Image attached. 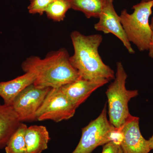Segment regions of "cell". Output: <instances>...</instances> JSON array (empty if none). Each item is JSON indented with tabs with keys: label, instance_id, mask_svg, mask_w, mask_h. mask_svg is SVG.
Here are the masks:
<instances>
[{
	"label": "cell",
	"instance_id": "cell-1",
	"mask_svg": "<svg viewBox=\"0 0 153 153\" xmlns=\"http://www.w3.org/2000/svg\"><path fill=\"white\" fill-rule=\"evenodd\" d=\"M68 51L63 48L49 52L45 58L32 56L22 63L25 72L36 75L33 84L39 88H59L81 78L77 70L71 65Z\"/></svg>",
	"mask_w": 153,
	"mask_h": 153
},
{
	"label": "cell",
	"instance_id": "cell-2",
	"mask_svg": "<svg viewBox=\"0 0 153 153\" xmlns=\"http://www.w3.org/2000/svg\"><path fill=\"white\" fill-rule=\"evenodd\" d=\"M74 52L70 57L71 65L82 79L89 80L114 79V72L103 62L98 52L102 41L99 34L85 36L77 31L71 33Z\"/></svg>",
	"mask_w": 153,
	"mask_h": 153
},
{
	"label": "cell",
	"instance_id": "cell-3",
	"mask_svg": "<svg viewBox=\"0 0 153 153\" xmlns=\"http://www.w3.org/2000/svg\"><path fill=\"white\" fill-rule=\"evenodd\" d=\"M153 7V1H141L132 7V13H128L125 9L120 16L129 41L133 43L141 52L149 50L150 46L152 31L149 19Z\"/></svg>",
	"mask_w": 153,
	"mask_h": 153
},
{
	"label": "cell",
	"instance_id": "cell-4",
	"mask_svg": "<svg viewBox=\"0 0 153 153\" xmlns=\"http://www.w3.org/2000/svg\"><path fill=\"white\" fill-rule=\"evenodd\" d=\"M127 78V74L123 65L118 62L114 81L110 84L105 92L108 102L109 121L116 128H120L125 123L131 115L128 102L139 94L137 90L126 89Z\"/></svg>",
	"mask_w": 153,
	"mask_h": 153
},
{
	"label": "cell",
	"instance_id": "cell-5",
	"mask_svg": "<svg viewBox=\"0 0 153 153\" xmlns=\"http://www.w3.org/2000/svg\"><path fill=\"white\" fill-rule=\"evenodd\" d=\"M106 105L98 117L82 129L80 140L71 153H91L108 142L109 134L115 127L108 120Z\"/></svg>",
	"mask_w": 153,
	"mask_h": 153
},
{
	"label": "cell",
	"instance_id": "cell-6",
	"mask_svg": "<svg viewBox=\"0 0 153 153\" xmlns=\"http://www.w3.org/2000/svg\"><path fill=\"white\" fill-rule=\"evenodd\" d=\"M76 109L60 87L51 88L36 113V119L59 123L73 117Z\"/></svg>",
	"mask_w": 153,
	"mask_h": 153
},
{
	"label": "cell",
	"instance_id": "cell-7",
	"mask_svg": "<svg viewBox=\"0 0 153 153\" xmlns=\"http://www.w3.org/2000/svg\"><path fill=\"white\" fill-rule=\"evenodd\" d=\"M51 88H39L32 84L20 92L12 106L21 122L37 120L36 113Z\"/></svg>",
	"mask_w": 153,
	"mask_h": 153
},
{
	"label": "cell",
	"instance_id": "cell-8",
	"mask_svg": "<svg viewBox=\"0 0 153 153\" xmlns=\"http://www.w3.org/2000/svg\"><path fill=\"white\" fill-rule=\"evenodd\" d=\"M114 0H105L99 22L94 25L96 30L105 34H112L117 37L130 54H134V50L126 36L122 25L120 16L116 12Z\"/></svg>",
	"mask_w": 153,
	"mask_h": 153
},
{
	"label": "cell",
	"instance_id": "cell-9",
	"mask_svg": "<svg viewBox=\"0 0 153 153\" xmlns=\"http://www.w3.org/2000/svg\"><path fill=\"white\" fill-rule=\"evenodd\" d=\"M139 120L131 114L121 127L123 138L120 146L123 153H149L152 151L149 140L140 131Z\"/></svg>",
	"mask_w": 153,
	"mask_h": 153
},
{
	"label": "cell",
	"instance_id": "cell-10",
	"mask_svg": "<svg viewBox=\"0 0 153 153\" xmlns=\"http://www.w3.org/2000/svg\"><path fill=\"white\" fill-rule=\"evenodd\" d=\"M108 82L106 79L89 80L80 78L74 82L65 84L60 88L77 108L94 91Z\"/></svg>",
	"mask_w": 153,
	"mask_h": 153
},
{
	"label": "cell",
	"instance_id": "cell-11",
	"mask_svg": "<svg viewBox=\"0 0 153 153\" xmlns=\"http://www.w3.org/2000/svg\"><path fill=\"white\" fill-rule=\"evenodd\" d=\"M36 77L33 72H27L12 80L0 82V97L4 100V104L12 105L17 96L26 87L33 84Z\"/></svg>",
	"mask_w": 153,
	"mask_h": 153
},
{
	"label": "cell",
	"instance_id": "cell-12",
	"mask_svg": "<svg viewBox=\"0 0 153 153\" xmlns=\"http://www.w3.org/2000/svg\"><path fill=\"white\" fill-rule=\"evenodd\" d=\"M21 123L13 107L0 104V149L5 147Z\"/></svg>",
	"mask_w": 153,
	"mask_h": 153
},
{
	"label": "cell",
	"instance_id": "cell-13",
	"mask_svg": "<svg viewBox=\"0 0 153 153\" xmlns=\"http://www.w3.org/2000/svg\"><path fill=\"white\" fill-rule=\"evenodd\" d=\"M27 153H42L48 148L50 140L49 131L43 126L28 127L25 135Z\"/></svg>",
	"mask_w": 153,
	"mask_h": 153
},
{
	"label": "cell",
	"instance_id": "cell-14",
	"mask_svg": "<svg viewBox=\"0 0 153 153\" xmlns=\"http://www.w3.org/2000/svg\"><path fill=\"white\" fill-rule=\"evenodd\" d=\"M70 9L80 11L88 19L99 18L105 0H66Z\"/></svg>",
	"mask_w": 153,
	"mask_h": 153
},
{
	"label": "cell",
	"instance_id": "cell-15",
	"mask_svg": "<svg viewBox=\"0 0 153 153\" xmlns=\"http://www.w3.org/2000/svg\"><path fill=\"white\" fill-rule=\"evenodd\" d=\"M28 126L21 123L5 147L6 153H27L25 135Z\"/></svg>",
	"mask_w": 153,
	"mask_h": 153
},
{
	"label": "cell",
	"instance_id": "cell-16",
	"mask_svg": "<svg viewBox=\"0 0 153 153\" xmlns=\"http://www.w3.org/2000/svg\"><path fill=\"white\" fill-rule=\"evenodd\" d=\"M70 5L66 0H54L48 6L45 13L47 17L55 22L63 21Z\"/></svg>",
	"mask_w": 153,
	"mask_h": 153
},
{
	"label": "cell",
	"instance_id": "cell-17",
	"mask_svg": "<svg viewBox=\"0 0 153 153\" xmlns=\"http://www.w3.org/2000/svg\"><path fill=\"white\" fill-rule=\"evenodd\" d=\"M54 0H32L28 6L29 13L32 14H39L40 16L45 13L48 6Z\"/></svg>",
	"mask_w": 153,
	"mask_h": 153
},
{
	"label": "cell",
	"instance_id": "cell-18",
	"mask_svg": "<svg viewBox=\"0 0 153 153\" xmlns=\"http://www.w3.org/2000/svg\"><path fill=\"white\" fill-rule=\"evenodd\" d=\"M101 153H123L120 145L110 142L103 145Z\"/></svg>",
	"mask_w": 153,
	"mask_h": 153
},
{
	"label": "cell",
	"instance_id": "cell-19",
	"mask_svg": "<svg viewBox=\"0 0 153 153\" xmlns=\"http://www.w3.org/2000/svg\"><path fill=\"white\" fill-rule=\"evenodd\" d=\"M150 25L151 31H152V37H151L150 46L149 50L153 48V16L152 20H151V24H150Z\"/></svg>",
	"mask_w": 153,
	"mask_h": 153
},
{
	"label": "cell",
	"instance_id": "cell-20",
	"mask_svg": "<svg viewBox=\"0 0 153 153\" xmlns=\"http://www.w3.org/2000/svg\"><path fill=\"white\" fill-rule=\"evenodd\" d=\"M150 146L152 150L153 151V134L152 136L148 140Z\"/></svg>",
	"mask_w": 153,
	"mask_h": 153
},
{
	"label": "cell",
	"instance_id": "cell-21",
	"mask_svg": "<svg viewBox=\"0 0 153 153\" xmlns=\"http://www.w3.org/2000/svg\"><path fill=\"white\" fill-rule=\"evenodd\" d=\"M149 56L151 58H153V48L149 49Z\"/></svg>",
	"mask_w": 153,
	"mask_h": 153
},
{
	"label": "cell",
	"instance_id": "cell-22",
	"mask_svg": "<svg viewBox=\"0 0 153 153\" xmlns=\"http://www.w3.org/2000/svg\"><path fill=\"white\" fill-rule=\"evenodd\" d=\"M153 0H142L141 1L143 2H150V1H152Z\"/></svg>",
	"mask_w": 153,
	"mask_h": 153
},
{
	"label": "cell",
	"instance_id": "cell-23",
	"mask_svg": "<svg viewBox=\"0 0 153 153\" xmlns=\"http://www.w3.org/2000/svg\"><path fill=\"white\" fill-rule=\"evenodd\" d=\"M30 1H32V0H30Z\"/></svg>",
	"mask_w": 153,
	"mask_h": 153
}]
</instances>
